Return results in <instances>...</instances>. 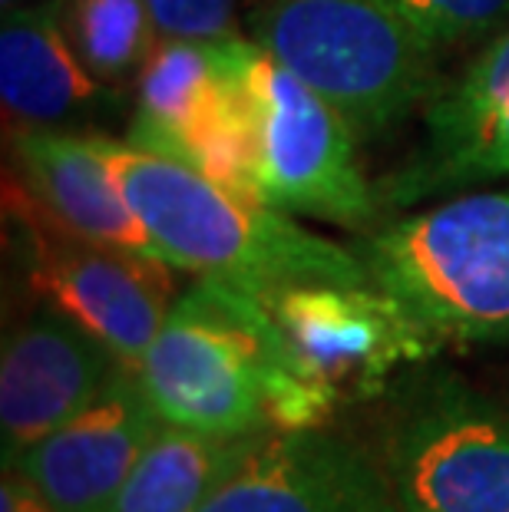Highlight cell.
<instances>
[{
    "label": "cell",
    "mask_w": 509,
    "mask_h": 512,
    "mask_svg": "<svg viewBox=\"0 0 509 512\" xmlns=\"http://www.w3.org/2000/svg\"><path fill=\"white\" fill-rule=\"evenodd\" d=\"M162 40L235 37L238 0H146Z\"/></svg>",
    "instance_id": "cell-19"
},
{
    "label": "cell",
    "mask_w": 509,
    "mask_h": 512,
    "mask_svg": "<svg viewBox=\"0 0 509 512\" xmlns=\"http://www.w3.org/2000/svg\"><path fill=\"white\" fill-rule=\"evenodd\" d=\"M381 463L404 512H509V403L453 374L400 380Z\"/></svg>",
    "instance_id": "cell-6"
},
{
    "label": "cell",
    "mask_w": 509,
    "mask_h": 512,
    "mask_svg": "<svg viewBox=\"0 0 509 512\" xmlns=\"http://www.w3.org/2000/svg\"><path fill=\"white\" fill-rule=\"evenodd\" d=\"M248 76L262 116V202L285 215H308L341 228L371 225L381 199L357 166V136L348 119L255 40Z\"/></svg>",
    "instance_id": "cell-7"
},
{
    "label": "cell",
    "mask_w": 509,
    "mask_h": 512,
    "mask_svg": "<svg viewBox=\"0 0 509 512\" xmlns=\"http://www.w3.org/2000/svg\"><path fill=\"white\" fill-rule=\"evenodd\" d=\"M252 40L331 103L357 139L440 93L433 53L384 0H255Z\"/></svg>",
    "instance_id": "cell-4"
},
{
    "label": "cell",
    "mask_w": 509,
    "mask_h": 512,
    "mask_svg": "<svg viewBox=\"0 0 509 512\" xmlns=\"http://www.w3.org/2000/svg\"><path fill=\"white\" fill-rule=\"evenodd\" d=\"M248 50L252 37L242 34L159 40L136 76L126 143L186 162L225 189L262 202V116L248 76Z\"/></svg>",
    "instance_id": "cell-5"
},
{
    "label": "cell",
    "mask_w": 509,
    "mask_h": 512,
    "mask_svg": "<svg viewBox=\"0 0 509 512\" xmlns=\"http://www.w3.org/2000/svg\"><path fill=\"white\" fill-rule=\"evenodd\" d=\"M123 370L116 354L43 301L4 337L0 354V460L10 470L30 446L103 394Z\"/></svg>",
    "instance_id": "cell-10"
},
{
    "label": "cell",
    "mask_w": 509,
    "mask_h": 512,
    "mask_svg": "<svg viewBox=\"0 0 509 512\" xmlns=\"http://www.w3.org/2000/svg\"><path fill=\"white\" fill-rule=\"evenodd\" d=\"M60 24L96 80H136L159 47V27L146 0H57Z\"/></svg>",
    "instance_id": "cell-17"
},
{
    "label": "cell",
    "mask_w": 509,
    "mask_h": 512,
    "mask_svg": "<svg viewBox=\"0 0 509 512\" xmlns=\"http://www.w3.org/2000/svg\"><path fill=\"white\" fill-rule=\"evenodd\" d=\"M357 255L437 344L509 337V189L397 219L367 235Z\"/></svg>",
    "instance_id": "cell-3"
},
{
    "label": "cell",
    "mask_w": 509,
    "mask_h": 512,
    "mask_svg": "<svg viewBox=\"0 0 509 512\" xmlns=\"http://www.w3.org/2000/svg\"><path fill=\"white\" fill-rule=\"evenodd\" d=\"M433 53L490 34L509 17V0H384Z\"/></svg>",
    "instance_id": "cell-18"
},
{
    "label": "cell",
    "mask_w": 509,
    "mask_h": 512,
    "mask_svg": "<svg viewBox=\"0 0 509 512\" xmlns=\"http://www.w3.org/2000/svg\"><path fill=\"white\" fill-rule=\"evenodd\" d=\"M295 364L265 301L199 278L169 308L136 377L162 423L209 437L268 433L265 380Z\"/></svg>",
    "instance_id": "cell-2"
},
{
    "label": "cell",
    "mask_w": 509,
    "mask_h": 512,
    "mask_svg": "<svg viewBox=\"0 0 509 512\" xmlns=\"http://www.w3.org/2000/svg\"><path fill=\"white\" fill-rule=\"evenodd\" d=\"M14 156L37 209L57 228L116 252L166 261L119 192L110 166L96 149V136L20 126L14 133Z\"/></svg>",
    "instance_id": "cell-14"
},
{
    "label": "cell",
    "mask_w": 509,
    "mask_h": 512,
    "mask_svg": "<svg viewBox=\"0 0 509 512\" xmlns=\"http://www.w3.org/2000/svg\"><path fill=\"white\" fill-rule=\"evenodd\" d=\"M496 179H509V30L427 103L424 143L387 182L381 202L414 205L433 192Z\"/></svg>",
    "instance_id": "cell-13"
},
{
    "label": "cell",
    "mask_w": 509,
    "mask_h": 512,
    "mask_svg": "<svg viewBox=\"0 0 509 512\" xmlns=\"http://www.w3.org/2000/svg\"><path fill=\"white\" fill-rule=\"evenodd\" d=\"M262 437L265 433L229 440L162 423L126 476L110 512H199L215 489L252 456Z\"/></svg>",
    "instance_id": "cell-16"
},
{
    "label": "cell",
    "mask_w": 509,
    "mask_h": 512,
    "mask_svg": "<svg viewBox=\"0 0 509 512\" xmlns=\"http://www.w3.org/2000/svg\"><path fill=\"white\" fill-rule=\"evenodd\" d=\"M4 4V10H10V7H20V4H27V0H0Z\"/></svg>",
    "instance_id": "cell-20"
},
{
    "label": "cell",
    "mask_w": 509,
    "mask_h": 512,
    "mask_svg": "<svg viewBox=\"0 0 509 512\" xmlns=\"http://www.w3.org/2000/svg\"><path fill=\"white\" fill-rule=\"evenodd\" d=\"M199 512H404L384 463L318 430H272Z\"/></svg>",
    "instance_id": "cell-11"
},
{
    "label": "cell",
    "mask_w": 509,
    "mask_h": 512,
    "mask_svg": "<svg viewBox=\"0 0 509 512\" xmlns=\"http://www.w3.org/2000/svg\"><path fill=\"white\" fill-rule=\"evenodd\" d=\"M0 100L20 126L93 119L116 106V86L96 80L60 24L57 0L4 10L0 27Z\"/></svg>",
    "instance_id": "cell-15"
},
{
    "label": "cell",
    "mask_w": 509,
    "mask_h": 512,
    "mask_svg": "<svg viewBox=\"0 0 509 512\" xmlns=\"http://www.w3.org/2000/svg\"><path fill=\"white\" fill-rule=\"evenodd\" d=\"M162 430L133 370L103 387L93 403L43 437L10 466L57 512H110L126 476Z\"/></svg>",
    "instance_id": "cell-12"
},
{
    "label": "cell",
    "mask_w": 509,
    "mask_h": 512,
    "mask_svg": "<svg viewBox=\"0 0 509 512\" xmlns=\"http://www.w3.org/2000/svg\"><path fill=\"white\" fill-rule=\"evenodd\" d=\"M30 281L40 298L106 344L126 370H139L166 321L172 301V265L116 248L83 242L47 215L27 222Z\"/></svg>",
    "instance_id": "cell-9"
},
{
    "label": "cell",
    "mask_w": 509,
    "mask_h": 512,
    "mask_svg": "<svg viewBox=\"0 0 509 512\" xmlns=\"http://www.w3.org/2000/svg\"><path fill=\"white\" fill-rule=\"evenodd\" d=\"M262 301L295 364L341 400L384 394L391 374L440 347L374 281H305Z\"/></svg>",
    "instance_id": "cell-8"
},
{
    "label": "cell",
    "mask_w": 509,
    "mask_h": 512,
    "mask_svg": "<svg viewBox=\"0 0 509 512\" xmlns=\"http://www.w3.org/2000/svg\"><path fill=\"white\" fill-rule=\"evenodd\" d=\"M96 149L172 268L225 281L258 298L305 281H371V271L351 248L308 232L272 205L225 189L186 162L106 136H96Z\"/></svg>",
    "instance_id": "cell-1"
}]
</instances>
